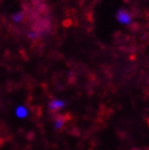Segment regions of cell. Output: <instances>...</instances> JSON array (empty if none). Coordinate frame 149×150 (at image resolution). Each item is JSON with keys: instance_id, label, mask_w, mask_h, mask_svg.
Segmentation results:
<instances>
[{"instance_id": "cell-16", "label": "cell", "mask_w": 149, "mask_h": 150, "mask_svg": "<svg viewBox=\"0 0 149 150\" xmlns=\"http://www.w3.org/2000/svg\"><path fill=\"white\" fill-rule=\"evenodd\" d=\"M1 2H2V0H0V3H1Z\"/></svg>"}, {"instance_id": "cell-11", "label": "cell", "mask_w": 149, "mask_h": 150, "mask_svg": "<svg viewBox=\"0 0 149 150\" xmlns=\"http://www.w3.org/2000/svg\"><path fill=\"white\" fill-rule=\"evenodd\" d=\"M12 20L14 21L15 23H18L21 21V19L23 18V12H17V13H15V14H13V16H12Z\"/></svg>"}, {"instance_id": "cell-8", "label": "cell", "mask_w": 149, "mask_h": 150, "mask_svg": "<svg viewBox=\"0 0 149 150\" xmlns=\"http://www.w3.org/2000/svg\"><path fill=\"white\" fill-rule=\"evenodd\" d=\"M47 59L51 62H57V61H62L63 60V54L60 51H57L55 49H51L47 53Z\"/></svg>"}, {"instance_id": "cell-15", "label": "cell", "mask_w": 149, "mask_h": 150, "mask_svg": "<svg viewBox=\"0 0 149 150\" xmlns=\"http://www.w3.org/2000/svg\"><path fill=\"white\" fill-rule=\"evenodd\" d=\"M123 1H125V2H126V3H128V2H129V1H130V0H123Z\"/></svg>"}, {"instance_id": "cell-3", "label": "cell", "mask_w": 149, "mask_h": 150, "mask_svg": "<svg viewBox=\"0 0 149 150\" xmlns=\"http://www.w3.org/2000/svg\"><path fill=\"white\" fill-rule=\"evenodd\" d=\"M20 84H21V87H23L25 90L32 92L36 87V80L31 75L23 74L21 76V79H20Z\"/></svg>"}, {"instance_id": "cell-5", "label": "cell", "mask_w": 149, "mask_h": 150, "mask_svg": "<svg viewBox=\"0 0 149 150\" xmlns=\"http://www.w3.org/2000/svg\"><path fill=\"white\" fill-rule=\"evenodd\" d=\"M19 88H21L20 81H14L12 79H8L4 83V91L6 93H15L17 92Z\"/></svg>"}, {"instance_id": "cell-12", "label": "cell", "mask_w": 149, "mask_h": 150, "mask_svg": "<svg viewBox=\"0 0 149 150\" xmlns=\"http://www.w3.org/2000/svg\"><path fill=\"white\" fill-rule=\"evenodd\" d=\"M18 55H19L20 60H23V61H28L29 58H30L28 50L26 49H20L19 52H18Z\"/></svg>"}, {"instance_id": "cell-17", "label": "cell", "mask_w": 149, "mask_h": 150, "mask_svg": "<svg viewBox=\"0 0 149 150\" xmlns=\"http://www.w3.org/2000/svg\"><path fill=\"white\" fill-rule=\"evenodd\" d=\"M147 121H148V125H149V118H148V120H147Z\"/></svg>"}, {"instance_id": "cell-13", "label": "cell", "mask_w": 149, "mask_h": 150, "mask_svg": "<svg viewBox=\"0 0 149 150\" xmlns=\"http://www.w3.org/2000/svg\"><path fill=\"white\" fill-rule=\"evenodd\" d=\"M26 139H28L29 142L33 141V139H36V133L34 131H29V132L26 133Z\"/></svg>"}, {"instance_id": "cell-4", "label": "cell", "mask_w": 149, "mask_h": 150, "mask_svg": "<svg viewBox=\"0 0 149 150\" xmlns=\"http://www.w3.org/2000/svg\"><path fill=\"white\" fill-rule=\"evenodd\" d=\"M64 107H65L64 101L57 100V99H50L48 103V112L50 115H53V114L59 113V111L62 110Z\"/></svg>"}, {"instance_id": "cell-9", "label": "cell", "mask_w": 149, "mask_h": 150, "mask_svg": "<svg viewBox=\"0 0 149 150\" xmlns=\"http://www.w3.org/2000/svg\"><path fill=\"white\" fill-rule=\"evenodd\" d=\"M16 115H17L19 118H26L27 116H28V110H27V108H25V107L17 108V110H16Z\"/></svg>"}, {"instance_id": "cell-14", "label": "cell", "mask_w": 149, "mask_h": 150, "mask_svg": "<svg viewBox=\"0 0 149 150\" xmlns=\"http://www.w3.org/2000/svg\"><path fill=\"white\" fill-rule=\"evenodd\" d=\"M62 26L65 27V28H68V27L72 26V18H66L62 21Z\"/></svg>"}, {"instance_id": "cell-1", "label": "cell", "mask_w": 149, "mask_h": 150, "mask_svg": "<svg viewBox=\"0 0 149 150\" xmlns=\"http://www.w3.org/2000/svg\"><path fill=\"white\" fill-rule=\"evenodd\" d=\"M51 19L50 17H37L31 25L30 30L33 31L38 36L48 34L51 29Z\"/></svg>"}, {"instance_id": "cell-2", "label": "cell", "mask_w": 149, "mask_h": 150, "mask_svg": "<svg viewBox=\"0 0 149 150\" xmlns=\"http://www.w3.org/2000/svg\"><path fill=\"white\" fill-rule=\"evenodd\" d=\"M45 48H46V42L40 36V38L33 40V42L30 45L29 52H31V54L36 55V57H42L45 52Z\"/></svg>"}, {"instance_id": "cell-10", "label": "cell", "mask_w": 149, "mask_h": 150, "mask_svg": "<svg viewBox=\"0 0 149 150\" xmlns=\"http://www.w3.org/2000/svg\"><path fill=\"white\" fill-rule=\"evenodd\" d=\"M128 30L132 33H136L140 30V23H132L128 25Z\"/></svg>"}, {"instance_id": "cell-6", "label": "cell", "mask_w": 149, "mask_h": 150, "mask_svg": "<svg viewBox=\"0 0 149 150\" xmlns=\"http://www.w3.org/2000/svg\"><path fill=\"white\" fill-rule=\"evenodd\" d=\"M116 18H117V20L119 23H123V25H129V23H131V20L133 19V18L131 17V15H130L129 12L125 9H121L117 12Z\"/></svg>"}, {"instance_id": "cell-7", "label": "cell", "mask_w": 149, "mask_h": 150, "mask_svg": "<svg viewBox=\"0 0 149 150\" xmlns=\"http://www.w3.org/2000/svg\"><path fill=\"white\" fill-rule=\"evenodd\" d=\"M29 108H30V112H31L32 120L38 122V120L43 116V108L40 107V105H35V104H32L31 107Z\"/></svg>"}]
</instances>
